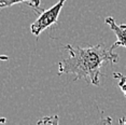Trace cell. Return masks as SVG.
I'll use <instances>...</instances> for the list:
<instances>
[{"mask_svg": "<svg viewBox=\"0 0 126 125\" xmlns=\"http://www.w3.org/2000/svg\"><path fill=\"white\" fill-rule=\"evenodd\" d=\"M0 61H2V62L9 61V56H7V55H1V54H0Z\"/></svg>", "mask_w": 126, "mask_h": 125, "instance_id": "cell-8", "label": "cell"}, {"mask_svg": "<svg viewBox=\"0 0 126 125\" xmlns=\"http://www.w3.org/2000/svg\"><path fill=\"white\" fill-rule=\"evenodd\" d=\"M105 23L110 27V29L115 33L116 36V42H114L112 44L111 50L114 51L116 47H126V24H121V25H117L114 18L112 16H108V17L105 18Z\"/></svg>", "mask_w": 126, "mask_h": 125, "instance_id": "cell-3", "label": "cell"}, {"mask_svg": "<svg viewBox=\"0 0 126 125\" xmlns=\"http://www.w3.org/2000/svg\"><path fill=\"white\" fill-rule=\"evenodd\" d=\"M18 3L27 4L31 8H33V9H38L40 7L41 1L40 0H0V10L12 7L14 4H18Z\"/></svg>", "mask_w": 126, "mask_h": 125, "instance_id": "cell-4", "label": "cell"}, {"mask_svg": "<svg viewBox=\"0 0 126 125\" xmlns=\"http://www.w3.org/2000/svg\"><path fill=\"white\" fill-rule=\"evenodd\" d=\"M37 125H59V118L57 114L43 116L38 121Z\"/></svg>", "mask_w": 126, "mask_h": 125, "instance_id": "cell-5", "label": "cell"}, {"mask_svg": "<svg viewBox=\"0 0 126 125\" xmlns=\"http://www.w3.org/2000/svg\"><path fill=\"white\" fill-rule=\"evenodd\" d=\"M113 78L119 79V87L121 89V91L124 94V96L126 97V76H123L122 73H113Z\"/></svg>", "mask_w": 126, "mask_h": 125, "instance_id": "cell-6", "label": "cell"}, {"mask_svg": "<svg viewBox=\"0 0 126 125\" xmlns=\"http://www.w3.org/2000/svg\"><path fill=\"white\" fill-rule=\"evenodd\" d=\"M7 122V119L5 118H0V124H4Z\"/></svg>", "mask_w": 126, "mask_h": 125, "instance_id": "cell-10", "label": "cell"}, {"mask_svg": "<svg viewBox=\"0 0 126 125\" xmlns=\"http://www.w3.org/2000/svg\"><path fill=\"white\" fill-rule=\"evenodd\" d=\"M66 1L67 0H58V2L54 4L53 7H51L48 10H42V12L39 14L38 18L30 25L31 33L38 38L42 31L50 28L52 25L56 24Z\"/></svg>", "mask_w": 126, "mask_h": 125, "instance_id": "cell-2", "label": "cell"}, {"mask_svg": "<svg viewBox=\"0 0 126 125\" xmlns=\"http://www.w3.org/2000/svg\"><path fill=\"white\" fill-rule=\"evenodd\" d=\"M119 125H126V118H121L119 121Z\"/></svg>", "mask_w": 126, "mask_h": 125, "instance_id": "cell-9", "label": "cell"}, {"mask_svg": "<svg viewBox=\"0 0 126 125\" xmlns=\"http://www.w3.org/2000/svg\"><path fill=\"white\" fill-rule=\"evenodd\" d=\"M94 125H112V118L110 116H106V118H101L98 120Z\"/></svg>", "mask_w": 126, "mask_h": 125, "instance_id": "cell-7", "label": "cell"}, {"mask_svg": "<svg viewBox=\"0 0 126 125\" xmlns=\"http://www.w3.org/2000/svg\"><path fill=\"white\" fill-rule=\"evenodd\" d=\"M63 49L69 52V57L58 62V76L73 75L74 81L85 80L93 85L100 84L102 65L105 62L116 64L119 56L111 47H108L105 43H98L90 47H74L67 44Z\"/></svg>", "mask_w": 126, "mask_h": 125, "instance_id": "cell-1", "label": "cell"}]
</instances>
